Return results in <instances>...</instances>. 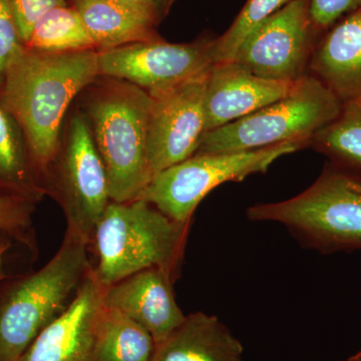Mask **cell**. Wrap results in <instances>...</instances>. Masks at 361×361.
<instances>
[{"label":"cell","instance_id":"6da1fadb","mask_svg":"<svg viewBox=\"0 0 361 361\" xmlns=\"http://www.w3.org/2000/svg\"><path fill=\"white\" fill-rule=\"evenodd\" d=\"M97 77V51L40 52L23 47L7 66L0 102L20 123L44 186L71 104Z\"/></svg>","mask_w":361,"mask_h":361},{"label":"cell","instance_id":"7a4b0ae2","mask_svg":"<svg viewBox=\"0 0 361 361\" xmlns=\"http://www.w3.org/2000/svg\"><path fill=\"white\" fill-rule=\"evenodd\" d=\"M77 103L106 168L111 200H135L152 180L147 141L153 99L129 82L99 75Z\"/></svg>","mask_w":361,"mask_h":361},{"label":"cell","instance_id":"3957f363","mask_svg":"<svg viewBox=\"0 0 361 361\" xmlns=\"http://www.w3.org/2000/svg\"><path fill=\"white\" fill-rule=\"evenodd\" d=\"M191 223L171 219L142 199L111 201L89 245L97 256L92 266L97 282L111 286L148 268L165 271L177 281Z\"/></svg>","mask_w":361,"mask_h":361},{"label":"cell","instance_id":"277c9868","mask_svg":"<svg viewBox=\"0 0 361 361\" xmlns=\"http://www.w3.org/2000/svg\"><path fill=\"white\" fill-rule=\"evenodd\" d=\"M92 265L89 245L66 232L40 269L0 283V361H18L28 346L68 307Z\"/></svg>","mask_w":361,"mask_h":361},{"label":"cell","instance_id":"5b68a950","mask_svg":"<svg viewBox=\"0 0 361 361\" xmlns=\"http://www.w3.org/2000/svg\"><path fill=\"white\" fill-rule=\"evenodd\" d=\"M247 217L283 225L304 247L320 253L361 250V174L327 164L300 194L249 207Z\"/></svg>","mask_w":361,"mask_h":361},{"label":"cell","instance_id":"8992f818","mask_svg":"<svg viewBox=\"0 0 361 361\" xmlns=\"http://www.w3.org/2000/svg\"><path fill=\"white\" fill-rule=\"evenodd\" d=\"M343 104L320 80L306 75L282 99L202 137L196 154L254 151L313 135L341 115ZM195 154V155H196Z\"/></svg>","mask_w":361,"mask_h":361},{"label":"cell","instance_id":"52a82bcc","mask_svg":"<svg viewBox=\"0 0 361 361\" xmlns=\"http://www.w3.org/2000/svg\"><path fill=\"white\" fill-rule=\"evenodd\" d=\"M44 187L65 214L66 232L90 245L111 200L103 160L78 108L66 118Z\"/></svg>","mask_w":361,"mask_h":361},{"label":"cell","instance_id":"ba28073f","mask_svg":"<svg viewBox=\"0 0 361 361\" xmlns=\"http://www.w3.org/2000/svg\"><path fill=\"white\" fill-rule=\"evenodd\" d=\"M307 147L310 142H290L254 151L196 154L154 176L137 199L177 222L191 223L197 207L215 188L263 174L278 159Z\"/></svg>","mask_w":361,"mask_h":361},{"label":"cell","instance_id":"9c48e42d","mask_svg":"<svg viewBox=\"0 0 361 361\" xmlns=\"http://www.w3.org/2000/svg\"><path fill=\"white\" fill-rule=\"evenodd\" d=\"M310 0H292L244 39L233 61L258 77L294 82L310 73L318 35Z\"/></svg>","mask_w":361,"mask_h":361},{"label":"cell","instance_id":"30bf717a","mask_svg":"<svg viewBox=\"0 0 361 361\" xmlns=\"http://www.w3.org/2000/svg\"><path fill=\"white\" fill-rule=\"evenodd\" d=\"M215 63V39L191 44L159 39L97 51L99 75L129 82L149 96L203 77Z\"/></svg>","mask_w":361,"mask_h":361},{"label":"cell","instance_id":"8fae6325","mask_svg":"<svg viewBox=\"0 0 361 361\" xmlns=\"http://www.w3.org/2000/svg\"><path fill=\"white\" fill-rule=\"evenodd\" d=\"M207 75L151 96L147 161L152 179L198 151L206 133Z\"/></svg>","mask_w":361,"mask_h":361},{"label":"cell","instance_id":"7c38bea8","mask_svg":"<svg viewBox=\"0 0 361 361\" xmlns=\"http://www.w3.org/2000/svg\"><path fill=\"white\" fill-rule=\"evenodd\" d=\"M104 294L92 269L68 307L35 337L18 361H94Z\"/></svg>","mask_w":361,"mask_h":361},{"label":"cell","instance_id":"4fadbf2b","mask_svg":"<svg viewBox=\"0 0 361 361\" xmlns=\"http://www.w3.org/2000/svg\"><path fill=\"white\" fill-rule=\"evenodd\" d=\"M294 82L258 77L235 61L216 63L207 75L206 133L282 99L290 92Z\"/></svg>","mask_w":361,"mask_h":361},{"label":"cell","instance_id":"5bb4252c","mask_svg":"<svg viewBox=\"0 0 361 361\" xmlns=\"http://www.w3.org/2000/svg\"><path fill=\"white\" fill-rule=\"evenodd\" d=\"M175 282L159 268L139 271L104 287V305L120 310L141 325L157 344L186 317L175 299Z\"/></svg>","mask_w":361,"mask_h":361},{"label":"cell","instance_id":"9a60e30c","mask_svg":"<svg viewBox=\"0 0 361 361\" xmlns=\"http://www.w3.org/2000/svg\"><path fill=\"white\" fill-rule=\"evenodd\" d=\"M310 75L342 104L361 102V7L323 33L311 56Z\"/></svg>","mask_w":361,"mask_h":361},{"label":"cell","instance_id":"2e32d148","mask_svg":"<svg viewBox=\"0 0 361 361\" xmlns=\"http://www.w3.org/2000/svg\"><path fill=\"white\" fill-rule=\"evenodd\" d=\"M244 348L229 327L205 312L186 315L156 344L152 361H243Z\"/></svg>","mask_w":361,"mask_h":361},{"label":"cell","instance_id":"e0dca14e","mask_svg":"<svg viewBox=\"0 0 361 361\" xmlns=\"http://www.w3.org/2000/svg\"><path fill=\"white\" fill-rule=\"evenodd\" d=\"M97 51L159 40L160 20L147 9L123 0H75Z\"/></svg>","mask_w":361,"mask_h":361},{"label":"cell","instance_id":"ac0fdd59","mask_svg":"<svg viewBox=\"0 0 361 361\" xmlns=\"http://www.w3.org/2000/svg\"><path fill=\"white\" fill-rule=\"evenodd\" d=\"M0 194L37 204L47 191L33 166L20 123L0 102Z\"/></svg>","mask_w":361,"mask_h":361},{"label":"cell","instance_id":"d6986e66","mask_svg":"<svg viewBox=\"0 0 361 361\" xmlns=\"http://www.w3.org/2000/svg\"><path fill=\"white\" fill-rule=\"evenodd\" d=\"M156 342L144 327L103 305L97 317L94 361H152Z\"/></svg>","mask_w":361,"mask_h":361},{"label":"cell","instance_id":"ffe728a7","mask_svg":"<svg viewBox=\"0 0 361 361\" xmlns=\"http://www.w3.org/2000/svg\"><path fill=\"white\" fill-rule=\"evenodd\" d=\"M310 147L337 167L361 174V102L343 104L341 115L313 135Z\"/></svg>","mask_w":361,"mask_h":361},{"label":"cell","instance_id":"44dd1931","mask_svg":"<svg viewBox=\"0 0 361 361\" xmlns=\"http://www.w3.org/2000/svg\"><path fill=\"white\" fill-rule=\"evenodd\" d=\"M23 47L40 52L97 51L80 14L68 6L47 11Z\"/></svg>","mask_w":361,"mask_h":361},{"label":"cell","instance_id":"7402d4cb","mask_svg":"<svg viewBox=\"0 0 361 361\" xmlns=\"http://www.w3.org/2000/svg\"><path fill=\"white\" fill-rule=\"evenodd\" d=\"M290 1L292 0H247L227 32L215 39L216 63L233 61L239 45L247 35Z\"/></svg>","mask_w":361,"mask_h":361},{"label":"cell","instance_id":"603a6c76","mask_svg":"<svg viewBox=\"0 0 361 361\" xmlns=\"http://www.w3.org/2000/svg\"><path fill=\"white\" fill-rule=\"evenodd\" d=\"M35 205L20 197L0 194V233L20 242L30 251H37L32 221Z\"/></svg>","mask_w":361,"mask_h":361},{"label":"cell","instance_id":"cb8c5ba5","mask_svg":"<svg viewBox=\"0 0 361 361\" xmlns=\"http://www.w3.org/2000/svg\"><path fill=\"white\" fill-rule=\"evenodd\" d=\"M11 4L23 45L28 42L33 27L47 11L68 6L66 0H11Z\"/></svg>","mask_w":361,"mask_h":361},{"label":"cell","instance_id":"d4e9b609","mask_svg":"<svg viewBox=\"0 0 361 361\" xmlns=\"http://www.w3.org/2000/svg\"><path fill=\"white\" fill-rule=\"evenodd\" d=\"M23 47L11 0H0V87L4 84L7 66Z\"/></svg>","mask_w":361,"mask_h":361},{"label":"cell","instance_id":"484cf974","mask_svg":"<svg viewBox=\"0 0 361 361\" xmlns=\"http://www.w3.org/2000/svg\"><path fill=\"white\" fill-rule=\"evenodd\" d=\"M360 7L361 0H310L311 21L318 35H322L336 21Z\"/></svg>","mask_w":361,"mask_h":361},{"label":"cell","instance_id":"4316f807","mask_svg":"<svg viewBox=\"0 0 361 361\" xmlns=\"http://www.w3.org/2000/svg\"><path fill=\"white\" fill-rule=\"evenodd\" d=\"M135 6H141L154 14L159 20L167 14L174 0H123Z\"/></svg>","mask_w":361,"mask_h":361},{"label":"cell","instance_id":"83f0119b","mask_svg":"<svg viewBox=\"0 0 361 361\" xmlns=\"http://www.w3.org/2000/svg\"><path fill=\"white\" fill-rule=\"evenodd\" d=\"M11 237L0 233V283L7 278L4 271H2V259H4V254L6 253V251L8 250L9 247L11 245Z\"/></svg>","mask_w":361,"mask_h":361},{"label":"cell","instance_id":"f1b7e54d","mask_svg":"<svg viewBox=\"0 0 361 361\" xmlns=\"http://www.w3.org/2000/svg\"><path fill=\"white\" fill-rule=\"evenodd\" d=\"M343 361H361V350L357 351L353 355L349 356L348 360Z\"/></svg>","mask_w":361,"mask_h":361}]
</instances>
